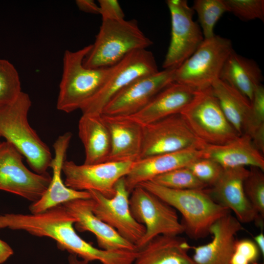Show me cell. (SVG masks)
<instances>
[{
	"label": "cell",
	"mask_w": 264,
	"mask_h": 264,
	"mask_svg": "<svg viewBox=\"0 0 264 264\" xmlns=\"http://www.w3.org/2000/svg\"><path fill=\"white\" fill-rule=\"evenodd\" d=\"M180 114L193 132L207 144H223L240 135L224 115L211 87L198 90Z\"/></svg>",
	"instance_id": "obj_7"
},
{
	"label": "cell",
	"mask_w": 264,
	"mask_h": 264,
	"mask_svg": "<svg viewBox=\"0 0 264 264\" xmlns=\"http://www.w3.org/2000/svg\"><path fill=\"white\" fill-rule=\"evenodd\" d=\"M91 44L75 51L66 50L63 60V73L59 85L57 109L70 113L80 110L103 85L110 67L90 68L83 65Z\"/></svg>",
	"instance_id": "obj_5"
},
{
	"label": "cell",
	"mask_w": 264,
	"mask_h": 264,
	"mask_svg": "<svg viewBox=\"0 0 264 264\" xmlns=\"http://www.w3.org/2000/svg\"><path fill=\"white\" fill-rule=\"evenodd\" d=\"M151 181L162 186L176 190H204L208 187L198 180L187 167L159 175Z\"/></svg>",
	"instance_id": "obj_30"
},
{
	"label": "cell",
	"mask_w": 264,
	"mask_h": 264,
	"mask_svg": "<svg viewBox=\"0 0 264 264\" xmlns=\"http://www.w3.org/2000/svg\"><path fill=\"white\" fill-rule=\"evenodd\" d=\"M1 138V136L0 135V143L1 142V140H0Z\"/></svg>",
	"instance_id": "obj_41"
},
{
	"label": "cell",
	"mask_w": 264,
	"mask_h": 264,
	"mask_svg": "<svg viewBox=\"0 0 264 264\" xmlns=\"http://www.w3.org/2000/svg\"><path fill=\"white\" fill-rule=\"evenodd\" d=\"M206 144L193 132L180 114H175L142 126L139 159L187 149L202 150Z\"/></svg>",
	"instance_id": "obj_10"
},
{
	"label": "cell",
	"mask_w": 264,
	"mask_h": 264,
	"mask_svg": "<svg viewBox=\"0 0 264 264\" xmlns=\"http://www.w3.org/2000/svg\"><path fill=\"white\" fill-rule=\"evenodd\" d=\"M76 219L63 204L37 214H0V229L25 231L37 237H46L56 241L61 250L88 262L98 261L109 264L112 253L97 248L80 237L74 227Z\"/></svg>",
	"instance_id": "obj_1"
},
{
	"label": "cell",
	"mask_w": 264,
	"mask_h": 264,
	"mask_svg": "<svg viewBox=\"0 0 264 264\" xmlns=\"http://www.w3.org/2000/svg\"><path fill=\"white\" fill-rule=\"evenodd\" d=\"M227 12L244 21H264V0H223Z\"/></svg>",
	"instance_id": "obj_32"
},
{
	"label": "cell",
	"mask_w": 264,
	"mask_h": 264,
	"mask_svg": "<svg viewBox=\"0 0 264 264\" xmlns=\"http://www.w3.org/2000/svg\"><path fill=\"white\" fill-rule=\"evenodd\" d=\"M254 242L258 247L260 253L264 255V235L262 231L254 238Z\"/></svg>",
	"instance_id": "obj_39"
},
{
	"label": "cell",
	"mask_w": 264,
	"mask_h": 264,
	"mask_svg": "<svg viewBox=\"0 0 264 264\" xmlns=\"http://www.w3.org/2000/svg\"><path fill=\"white\" fill-rule=\"evenodd\" d=\"M31 106L28 94L22 91L12 104L0 109V135L25 158L32 171L47 173L52 160L50 150L28 123Z\"/></svg>",
	"instance_id": "obj_2"
},
{
	"label": "cell",
	"mask_w": 264,
	"mask_h": 264,
	"mask_svg": "<svg viewBox=\"0 0 264 264\" xmlns=\"http://www.w3.org/2000/svg\"><path fill=\"white\" fill-rule=\"evenodd\" d=\"M63 204L76 219L75 229L94 234L101 249L109 251L138 250L134 244L123 239L115 229L94 215L91 198L77 199Z\"/></svg>",
	"instance_id": "obj_19"
},
{
	"label": "cell",
	"mask_w": 264,
	"mask_h": 264,
	"mask_svg": "<svg viewBox=\"0 0 264 264\" xmlns=\"http://www.w3.org/2000/svg\"><path fill=\"white\" fill-rule=\"evenodd\" d=\"M260 251L254 242L247 239L237 240L231 264H254L257 263Z\"/></svg>",
	"instance_id": "obj_35"
},
{
	"label": "cell",
	"mask_w": 264,
	"mask_h": 264,
	"mask_svg": "<svg viewBox=\"0 0 264 264\" xmlns=\"http://www.w3.org/2000/svg\"><path fill=\"white\" fill-rule=\"evenodd\" d=\"M13 254L14 251L9 245L0 239V264L5 263Z\"/></svg>",
	"instance_id": "obj_38"
},
{
	"label": "cell",
	"mask_w": 264,
	"mask_h": 264,
	"mask_svg": "<svg viewBox=\"0 0 264 264\" xmlns=\"http://www.w3.org/2000/svg\"><path fill=\"white\" fill-rule=\"evenodd\" d=\"M245 195L261 222L264 219V175L260 169L250 167L244 181Z\"/></svg>",
	"instance_id": "obj_31"
},
{
	"label": "cell",
	"mask_w": 264,
	"mask_h": 264,
	"mask_svg": "<svg viewBox=\"0 0 264 264\" xmlns=\"http://www.w3.org/2000/svg\"><path fill=\"white\" fill-rule=\"evenodd\" d=\"M192 8L197 13L204 39L213 37L217 22L227 12L223 0H195Z\"/></svg>",
	"instance_id": "obj_28"
},
{
	"label": "cell",
	"mask_w": 264,
	"mask_h": 264,
	"mask_svg": "<svg viewBox=\"0 0 264 264\" xmlns=\"http://www.w3.org/2000/svg\"><path fill=\"white\" fill-rule=\"evenodd\" d=\"M140 185L179 211L182 217L184 232L192 239L208 235L211 226L230 212L216 202L204 190H176L158 185L151 181Z\"/></svg>",
	"instance_id": "obj_3"
},
{
	"label": "cell",
	"mask_w": 264,
	"mask_h": 264,
	"mask_svg": "<svg viewBox=\"0 0 264 264\" xmlns=\"http://www.w3.org/2000/svg\"><path fill=\"white\" fill-rule=\"evenodd\" d=\"M211 87L226 118L238 133L242 135L250 111V100L220 79Z\"/></svg>",
	"instance_id": "obj_27"
},
{
	"label": "cell",
	"mask_w": 264,
	"mask_h": 264,
	"mask_svg": "<svg viewBox=\"0 0 264 264\" xmlns=\"http://www.w3.org/2000/svg\"><path fill=\"white\" fill-rule=\"evenodd\" d=\"M231 41L215 35L204 39L194 53L176 69L174 82L199 90L219 79L222 66L233 50Z\"/></svg>",
	"instance_id": "obj_6"
},
{
	"label": "cell",
	"mask_w": 264,
	"mask_h": 264,
	"mask_svg": "<svg viewBox=\"0 0 264 264\" xmlns=\"http://www.w3.org/2000/svg\"><path fill=\"white\" fill-rule=\"evenodd\" d=\"M250 103V111L243 133L250 137L259 128L264 126V88L262 84L256 88Z\"/></svg>",
	"instance_id": "obj_33"
},
{
	"label": "cell",
	"mask_w": 264,
	"mask_h": 264,
	"mask_svg": "<svg viewBox=\"0 0 264 264\" xmlns=\"http://www.w3.org/2000/svg\"><path fill=\"white\" fill-rule=\"evenodd\" d=\"M176 69H164L133 81L110 99L101 114L125 117L138 112L160 91L174 82Z\"/></svg>",
	"instance_id": "obj_15"
},
{
	"label": "cell",
	"mask_w": 264,
	"mask_h": 264,
	"mask_svg": "<svg viewBox=\"0 0 264 264\" xmlns=\"http://www.w3.org/2000/svg\"><path fill=\"white\" fill-rule=\"evenodd\" d=\"M134 162H105L78 165L66 160L62 167L66 185L77 191H94L108 198L115 193V185L130 171Z\"/></svg>",
	"instance_id": "obj_13"
},
{
	"label": "cell",
	"mask_w": 264,
	"mask_h": 264,
	"mask_svg": "<svg viewBox=\"0 0 264 264\" xmlns=\"http://www.w3.org/2000/svg\"><path fill=\"white\" fill-rule=\"evenodd\" d=\"M263 155L245 134L223 144H206L202 149V158L215 161L223 169L249 166L264 171Z\"/></svg>",
	"instance_id": "obj_23"
},
{
	"label": "cell",
	"mask_w": 264,
	"mask_h": 264,
	"mask_svg": "<svg viewBox=\"0 0 264 264\" xmlns=\"http://www.w3.org/2000/svg\"><path fill=\"white\" fill-rule=\"evenodd\" d=\"M249 172L245 167L223 169L216 183L205 191L215 202L232 211L241 223L255 221L262 228L264 223L260 220L244 190V181Z\"/></svg>",
	"instance_id": "obj_16"
},
{
	"label": "cell",
	"mask_w": 264,
	"mask_h": 264,
	"mask_svg": "<svg viewBox=\"0 0 264 264\" xmlns=\"http://www.w3.org/2000/svg\"><path fill=\"white\" fill-rule=\"evenodd\" d=\"M115 193L111 198L94 191H88L94 215L115 229L124 239L136 246L145 233L144 225L132 217L129 203V194L124 177L115 185Z\"/></svg>",
	"instance_id": "obj_14"
},
{
	"label": "cell",
	"mask_w": 264,
	"mask_h": 264,
	"mask_svg": "<svg viewBox=\"0 0 264 264\" xmlns=\"http://www.w3.org/2000/svg\"><path fill=\"white\" fill-rule=\"evenodd\" d=\"M202 158V150L187 149L177 152L157 154L139 159L124 177L130 193L139 184L172 170L185 167Z\"/></svg>",
	"instance_id": "obj_20"
},
{
	"label": "cell",
	"mask_w": 264,
	"mask_h": 264,
	"mask_svg": "<svg viewBox=\"0 0 264 264\" xmlns=\"http://www.w3.org/2000/svg\"><path fill=\"white\" fill-rule=\"evenodd\" d=\"M23 156L7 141L0 143V190L32 202L39 199L47 189L51 176L28 169Z\"/></svg>",
	"instance_id": "obj_11"
},
{
	"label": "cell",
	"mask_w": 264,
	"mask_h": 264,
	"mask_svg": "<svg viewBox=\"0 0 264 264\" xmlns=\"http://www.w3.org/2000/svg\"><path fill=\"white\" fill-rule=\"evenodd\" d=\"M158 71L153 53L147 49L136 50L110 67L98 92L80 109L82 114H101L110 99L130 83Z\"/></svg>",
	"instance_id": "obj_8"
},
{
	"label": "cell",
	"mask_w": 264,
	"mask_h": 264,
	"mask_svg": "<svg viewBox=\"0 0 264 264\" xmlns=\"http://www.w3.org/2000/svg\"><path fill=\"white\" fill-rule=\"evenodd\" d=\"M79 136L84 145V164L107 161L110 149L109 132L101 114H82L78 124Z\"/></svg>",
	"instance_id": "obj_26"
},
{
	"label": "cell",
	"mask_w": 264,
	"mask_h": 264,
	"mask_svg": "<svg viewBox=\"0 0 264 264\" xmlns=\"http://www.w3.org/2000/svg\"><path fill=\"white\" fill-rule=\"evenodd\" d=\"M197 91L190 86L173 82L157 94L141 110L125 117L144 126L180 114L192 101Z\"/></svg>",
	"instance_id": "obj_22"
},
{
	"label": "cell",
	"mask_w": 264,
	"mask_h": 264,
	"mask_svg": "<svg viewBox=\"0 0 264 264\" xmlns=\"http://www.w3.org/2000/svg\"><path fill=\"white\" fill-rule=\"evenodd\" d=\"M171 19V41L162 67L177 68L204 40L199 25L193 20L194 11L186 0H167Z\"/></svg>",
	"instance_id": "obj_12"
},
{
	"label": "cell",
	"mask_w": 264,
	"mask_h": 264,
	"mask_svg": "<svg viewBox=\"0 0 264 264\" xmlns=\"http://www.w3.org/2000/svg\"><path fill=\"white\" fill-rule=\"evenodd\" d=\"M242 223L230 212L211 226V241L203 245L192 246L196 264H231L237 234L243 229Z\"/></svg>",
	"instance_id": "obj_18"
},
{
	"label": "cell",
	"mask_w": 264,
	"mask_h": 264,
	"mask_svg": "<svg viewBox=\"0 0 264 264\" xmlns=\"http://www.w3.org/2000/svg\"><path fill=\"white\" fill-rule=\"evenodd\" d=\"M219 79L251 101L256 88L262 84V70L253 60L237 54H229L221 69Z\"/></svg>",
	"instance_id": "obj_25"
},
{
	"label": "cell",
	"mask_w": 264,
	"mask_h": 264,
	"mask_svg": "<svg viewBox=\"0 0 264 264\" xmlns=\"http://www.w3.org/2000/svg\"><path fill=\"white\" fill-rule=\"evenodd\" d=\"M68 264H88L89 262L79 258L77 256L69 254L68 257Z\"/></svg>",
	"instance_id": "obj_40"
},
{
	"label": "cell",
	"mask_w": 264,
	"mask_h": 264,
	"mask_svg": "<svg viewBox=\"0 0 264 264\" xmlns=\"http://www.w3.org/2000/svg\"><path fill=\"white\" fill-rule=\"evenodd\" d=\"M110 134V149L106 162H135L139 159L142 126L127 117L101 114Z\"/></svg>",
	"instance_id": "obj_21"
},
{
	"label": "cell",
	"mask_w": 264,
	"mask_h": 264,
	"mask_svg": "<svg viewBox=\"0 0 264 264\" xmlns=\"http://www.w3.org/2000/svg\"><path fill=\"white\" fill-rule=\"evenodd\" d=\"M152 44L135 20L102 21L83 65L90 68L110 67L132 51L147 49Z\"/></svg>",
	"instance_id": "obj_4"
},
{
	"label": "cell",
	"mask_w": 264,
	"mask_h": 264,
	"mask_svg": "<svg viewBox=\"0 0 264 264\" xmlns=\"http://www.w3.org/2000/svg\"><path fill=\"white\" fill-rule=\"evenodd\" d=\"M100 15L102 21L124 20V13L117 0H99Z\"/></svg>",
	"instance_id": "obj_36"
},
{
	"label": "cell",
	"mask_w": 264,
	"mask_h": 264,
	"mask_svg": "<svg viewBox=\"0 0 264 264\" xmlns=\"http://www.w3.org/2000/svg\"><path fill=\"white\" fill-rule=\"evenodd\" d=\"M72 133L66 132L60 135L53 144L55 155L51 162L52 176L49 185L41 198L29 207L32 214L43 212L52 207L77 199H90L88 191H77L67 187L62 178V167Z\"/></svg>",
	"instance_id": "obj_17"
},
{
	"label": "cell",
	"mask_w": 264,
	"mask_h": 264,
	"mask_svg": "<svg viewBox=\"0 0 264 264\" xmlns=\"http://www.w3.org/2000/svg\"><path fill=\"white\" fill-rule=\"evenodd\" d=\"M131 194V214L146 229L136 245L137 249L157 236H179L184 232L176 210L167 203L140 185L136 186Z\"/></svg>",
	"instance_id": "obj_9"
},
{
	"label": "cell",
	"mask_w": 264,
	"mask_h": 264,
	"mask_svg": "<svg viewBox=\"0 0 264 264\" xmlns=\"http://www.w3.org/2000/svg\"><path fill=\"white\" fill-rule=\"evenodd\" d=\"M79 9L83 12L100 14V8L98 4L92 0H77L75 2Z\"/></svg>",
	"instance_id": "obj_37"
},
{
	"label": "cell",
	"mask_w": 264,
	"mask_h": 264,
	"mask_svg": "<svg viewBox=\"0 0 264 264\" xmlns=\"http://www.w3.org/2000/svg\"><path fill=\"white\" fill-rule=\"evenodd\" d=\"M22 92L16 68L8 60L0 59V109L14 102Z\"/></svg>",
	"instance_id": "obj_29"
},
{
	"label": "cell",
	"mask_w": 264,
	"mask_h": 264,
	"mask_svg": "<svg viewBox=\"0 0 264 264\" xmlns=\"http://www.w3.org/2000/svg\"><path fill=\"white\" fill-rule=\"evenodd\" d=\"M254 264H258V263H254Z\"/></svg>",
	"instance_id": "obj_42"
},
{
	"label": "cell",
	"mask_w": 264,
	"mask_h": 264,
	"mask_svg": "<svg viewBox=\"0 0 264 264\" xmlns=\"http://www.w3.org/2000/svg\"><path fill=\"white\" fill-rule=\"evenodd\" d=\"M187 167L198 180L207 186H212L216 183L223 170V168L215 161L204 158L193 161Z\"/></svg>",
	"instance_id": "obj_34"
},
{
	"label": "cell",
	"mask_w": 264,
	"mask_h": 264,
	"mask_svg": "<svg viewBox=\"0 0 264 264\" xmlns=\"http://www.w3.org/2000/svg\"><path fill=\"white\" fill-rule=\"evenodd\" d=\"M190 245L179 236H157L138 249L132 264H196Z\"/></svg>",
	"instance_id": "obj_24"
}]
</instances>
